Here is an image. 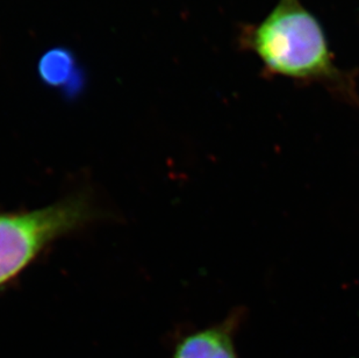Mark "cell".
Masks as SVG:
<instances>
[{"mask_svg": "<svg viewBox=\"0 0 359 358\" xmlns=\"http://www.w3.org/2000/svg\"><path fill=\"white\" fill-rule=\"evenodd\" d=\"M241 41L270 74L319 83L356 98L353 77L336 65L325 29L300 0H278L257 26L243 32Z\"/></svg>", "mask_w": 359, "mask_h": 358, "instance_id": "6da1fadb", "label": "cell"}, {"mask_svg": "<svg viewBox=\"0 0 359 358\" xmlns=\"http://www.w3.org/2000/svg\"><path fill=\"white\" fill-rule=\"evenodd\" d=\"M236 319L194 331L180 338L171 358H240L235 347Z\"/></svg>", "mask_w": 359, "mask_h": 358, "instance_id": "3957f363", "label": "cell"}, {"mask_svg": "<svg viewBox=\"0 0 359 358\" xmlns=\"http://www.w3.org/2000/svg\"><path fill=\"white\" fill-rule=\"evenodd\" d=\"M91 218V207L83 198L25 213L0 214V285L20 274L48 244Z\"/></svg>", "mask_w": 359, "mask_h": 358, "instance_id": "7a4b0ae2", "label": "cell"}, {"mask_svg": "<svg viewBox=\"0 0 359 358\" xmlns=\"http://www.w3.org/2000/svg\"><path fill=\"white\" fill-rule=\"evenodd\" d=\"M38 74L48 88L75 93L83 85V74L74 51L56 47L46 51L38 63Z\"/></svg>", "mask_w": 359, "mask_h": 358, "instance_id": "277c9868", "label": "cell"}]
</instances>
